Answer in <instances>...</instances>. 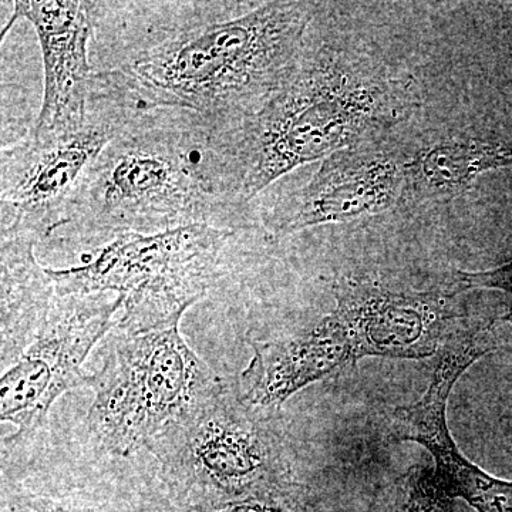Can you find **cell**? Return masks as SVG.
I'll return each mask as SVG.
<instances>
[{"instance_id": "obj_1", "label": "cell", "mask_w": 512, "mask_h": 512, "mask_svg": "<svg viewBox=\"0 0 512 512\" xmlns=\"http://www.w3.org/2000/svg\"><path fill=\"white\" fill-rule=\"evenodd\" d=\"M228 128L184 107L137 117L84 175L52 238L113 239L190 225L245 228Z\"/></svg>"}, {"instance_id": "obj_2", "label": "cell", "mask_w": 512, "mask_h": 512, "mask_svg": "<svg viewBox=\"0 0 512 512\" xmlns=\"http://www.w3.org/2000/svg\"><path fill=\"white\" fill-rule=\"evenodd\" d=\"M313 22L288 82L258 113L228 130L248 202L302 165L376 141L419 106L413 77L349 50Z\"/></svg>"}, {"instance_id": "obj_3", "label": "cell", "mask_w": 512, "mask_h": 512, "mask_svg": "<svg viewBox=\"0 0 512 512\" xmlns=\"http://www.w3.org/2000/svg\"><path fill=\"white\" fill-rule=\"evenodd\" d=\"M232 3L201 2L183 25L134 53L123 69L165 107H184L218 127L258 113L292 76L316 2H265L234 18Z\"/></svg>"}, {"instance_id": "obj_4", "label": "cell", "mask_w": 512, "mask_h": 512, "mask_svg": "<svg viewBox=\"0 0 512 512\" xmlns=\"http://www.w3.org/2000/svg\"><path fill=\"white\" fill-rule=\"evenodd\" d=\"M244 228L190 225L110 239L92 261L47 268L56 295L114 293L124 298L116 328L127 332L180 325L185 312L227 274L229 248Z\"/></svg>"}, {"instance_id": "obj_5", "label": "cell", "mask_w": 512, "mask_h": 512, "mask_svg": "<svg viewBox=\"0 0 512 512\" xmlns=\"http://www.w3.org/2000/svg\"><path fill=\"white\" fill-rule=\"evenodd\" d=\"M278 414L242 402L227 383L146 450L158 463L165 512H198L292 481Z\"/></svg>"}, {"instance_id": "obj_6", "label": "cell", "mask_w": 512, "mask_h": 512, "mask_svg": "<svg viewBox=\"0 0 512 512\" xmlns=\"http://www.w3.org/2000/svg\"><path fill=\"white\" fill-rule=\"evenodd\" d=\"M165 107L123 69L94 72L82 119L50 131L30 130L2 150V228L52 238L84 175L137 117Z\"/></svg>"}, {"instance_id": "obj_7", "label": "cell", "mask_w": 512, "mask_h": 512, "mask_svg": "<svg viewBox=\"0 0 512 512\" xmlns=\"http://www.w3.org/2000/svg\"><path fill=\"white\" fill-rule=\"evenodd\" d=\"M185 342L180 325L127 332L114 328L103 365L90 376V436L104 451L131 457L224 386Z\"/></svg>"}, {"instance_id": "obj_8", "label": "cell", "mask_w": 512, "mask_h": 512, "mask_svg": "<svg viewBox=\"0 0 512 512\" xmlns=\"http://www.w3.org/2000/svg\"><path fill=\"white\" fill-rule=\"evenodd\" d=\"M124 298L114 293L56 295L32 345L0 382V420L13 426L3 444L30 439L46 426L62 394L89 387L83 365L93 349L116 328Z\"/></svg>"}, {"instance_id": "obj_9", "label": "cell", "mask_w": 512, "mask_h": 512, "mask_svg": "<svg viewBox=\"0 0 512 512\" xmlns=\"http://www.w3.org/2000/svg\"><path fill=\"white\" fill-rule=\"evenodd\" d=\"M463 293L456 281L417 293L393 292L367 281L345 282L336 288L330 313L348 336L353 362L366 356L426 359L477 319L461 299Z\"/></svg>"}, {"instance_id": "obj_10", "label": "cell", "mask_w": 512, "mask_h": 512, "mask_svg": "<svg viewBox=\"0 0 512 512\" xmlns=\"http://www.w3.org/2000/svg\"><path fill=\"white\" fill-rule=\"evenodd\" d=\"M406 163L379 143L362 144L325 158L301 190L266 215V234L285 237L319 225L380 214L402 200Z\"/></svg>"}, {"instance_id": "obj_11", "label": "cell", "mask_w": 512, "mask_h": 512, "mask_svg": "<svg viewBox=\"0 0 512 512\" xmlns=\"http://www.w3.org/2000/svg\"><path fill=\"white\" fill-rule=\"evenodd\" d=\"M484 356L477 340L451 339L440 349L429 389L420 400L393 412L390 434L430 451L437 483L448 497L461 498L477 512H512V481L481 470L458 450L447 426V402L458 377Z\"/></svg>"}, {"instance_id": "obj_12", "label": "cell", "mask_w": 512, "mask_h": 512, "mask_svg": "<svg viewBox=\"0 0 512 512\" xmlns=\"http://www.w3.org/2000/svg\"><path fill=\"white\" fill-rule=\"evenodd\" d=\"M18 19L35 29L45 66V93L35 131H50L80 120L94 70L89 46L96 35L97 2L18 0L9 30Z\"/></svg>"}, {"instance_id": "obj_13", "label": "cell", "mask_w": 512, "mask_h": 512, "mask_svg": "<svg viewBox=\"0 0 512 512\" xmlns=\"http://www.w3.org/2000/svg\"><path fill=\"white\" fill-rule=\"evenodd\" d=\"M251 362L239 377L242 402L279 414L286 400L353 362L348 336L328 313L291 338L254 340Z\"/></svg>"}, {"instance_id": "obj_14", "label": "cell", "mask_w": 512, "mask_h": 512, "mask_svg": "<svg viewBox=\"0 0 512 512\" xmlns=\"http://www.w3.org/2000/svg\"><path fill=\"white\" fill-rule=\"evenodd\" d=\"M0 366L2 372L18 362L45 325L56 298V286L46 266L37 262L32 232L0 229Z\"/></svg>"}, {"instance_id": "obj_15", "label": "cell", "mask_w": 512, "mask_h": 512, "mask_svg": "<svg viewBox=\"0 0 512 512\" xmlns=\"http://www.w3.org/2000/svg\"><path fill=\"white\" fill-rule=\"evenodd\" d=\"M512 167V143L500 138H447L406 163L402 200L423 204L451 200L471 190L481 174Z\"/></svg>"}, {"instance_id": "obj_16", "label": "cell", "mask_w": 512, "mask_h": 512, "mask_svg": "<svg viewBox=\"0 0 512 512\" xmlns=\"http://www.w3.org/2000/svg\"><path fill=\"white\" fill-rule=\"evenodd\" d=\"M453 503L430 467H414L384 488L369 512H451Z\"/></svg>"}, {"instance_id": "obj_17", "label": "cell", "mask_w": 512, "mask_h": 512, "mask_svg": "<svg viewBox=\"0 0 512 512\" xmlns=\"http://www.w3.org/2000/svg\"><path fill=\"white\" fill-rule=\"evenodd\" d=\"M198 512H322L305 485L286 483L255 491Z\"/></svg>"}, {"instance_id": "obj_18", "label": "cell", "mask_w": 512, "mask_h": 512, "mask_svg": "<svg viewBox=\"0 0 512 512\" xmlns=\"http://www.w3.org/2000/svg\"><path fill=\"white\" fill-rule=\"evenodd\" d=\"M2 512H121L113 505L76 493L3 488Z\"/></svg>"}, {"instance_id": "obj_19", "label": "cell", "mask_w": 512, "mask_h": 512, "mask_svg": "<svg viewBox=\"0 0 512 512\" xmlns=\"http://www.w3.org/2000/svg\"><path fill=\"white\" fill-rule=\"evenodd\" d=\"M454 281L464 292L495 289V291L507 293L511 298V305L508 306V311L501 316V320L512 323V261L490 269V271H458Z\"/></svg>"}]
</instances>
